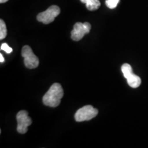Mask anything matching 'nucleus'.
Segmentation results:
<instances>
[{
    "label": "nucleus",
    "instance_id": "nucleus-1",
    "mask_svg": "<svg viewBox=\"0 0 148 148\" xmlns=\"http://www.w3.org/2000/svg\"><path fill=\"white\" fill-rule=\"evenodd\" d=\"M63 95L64 91L62 86L59 83H54L43 96L42 102L45 106L55 108L59 106Z\"/></svg>",
    "mask_w": 148,
    "mask_h": 148
},
{
    "label": "nucleus",
    "instance_id": "nucleus-2",
    "mask_svg": "<svg viewBox=\"0 0 148 148\" xmlns=\"http://www.w3.org/2000/svg\"><path fill=\"white\" fill-rule=\"evenodd\" d=\"M21 56L24 58V64L28 69H35L39 64L38 57L33 52L32 48L28 45H25L22 48Z\"/></svg>",
    "mask_w": 148,
    "mask_h": 148
},
{
    "label": "nucleus",
    "instance_id": "nucleus-3",
    "mask_svg": "<svg viewBox=\"0 0 148 148\" xmlns=\"http://www.w3.org/2000/svg\"><path fill=\"white\" fill-rule=\"evenodd\" d=\"M60 9L58 5H51L44 12H40L36 16L37 20L44 24H49L54 21L55 18L59 15Z\"/></svg>",
    "mask_w": 148,
    "mask_h": 148
},
{
    "label": "nucleus",
    "instance_id": "nucleus-4",
    "mask_svg": "<svg viewBox=\"0 0 148 148\" xmlns=\"http://www.w3.org/2000/svg\"><path fill=\"white\" fill-rule=\"evenodd\" d=\"M98 114L97 109L93 108L90 105L83 106L79 108L75 114V119L77 122L89 121L95 117Z\"/></svg>",
    "mask_w": 148,
    "mask_h": 148
},
{
    "label": "nucleus",
    "instance_id": "nucleus-5",
    "mask_svg": "<svg viewBox=\"0 0 148 148\" xmlns=\"http://www.w3.org/2000/svg\"><path fill=\"white\" fill-rule=\"evenodd\" d=\"M91 25L88 22L82 23L81 22H77L74 25L73 30L71 32V37L72 40L75 41H79L84 37L85 34L89 33Z\"/></svg>",
    "mask_w": 148,
    "mask_h": 148
},
{
    "label": "nucleus",
    "instance_id": "nucleus-6",
    "mask_svg": "<svg viewBox=\"0 0 148 148\" xmlns=\"http://www.w3.org/2000/svg\"><path fill=\"white\" fill-rule=\"evenodd\" d=\"M17 120V132L20 134H25L27 132V127L32 124V119L28 116L26 110H21L16 114Z\"/></svg>",
    "mask_w": 148,
    "mask_h": 148
},
{
    "label": "nucleus",
    "instance_id": "nucleus-7",
    "mask_svg": "<svg viewBox=\"0 0 148 148\" xmlns=\"http://www.w3.org/2000/svg\"><path fill=\"white\" fill-rule=\"evenodd\" d=\"M81 2L86 4L88 10L93 11L97 10L100 7V1L99 0H80Z\"/></svg>",
    "mask_w": 148,
    "mask_h": 148
},
{
    "label": "nucleus",
    "instance_id": "nucleus-8",
    "mask_svg": "<svg viewBox=\"0 0 148 148\" xmlns=\"http://www.w3.org/2000/svg\"><path fill=\"white\" fill-rule=\"evenodd\" d=\"M127 84L130 87L132 88H137L141 84V79L138 75H135L133 73L130 76L127 78Z\"/></svg>",
    "mask_w": 148,
    "mask_h": 148
},
{
    "label": "nucleus",
    "instance_id": "nucleus-9",
    "mask_svg": "<svg viewBox=\"0 0 148 148\" xmlns=\"http://www.w3.org/2000/svg\"><path fill=\"white\" fill-rule=\"evenodd\" d=\"M121 71L122 73H123V75H124V77L126 79L133 74L132 66L130 65L129 64L127 63L123 64V65L121 66Z\"/></svg>",
    "mask_w": 148,
    "mask_h": 148
},
{
    "label": "nucleus",
    "instance_id": "nucleus-10",
    "mask_svg": "<svg viewBox=\"0 0 148 148\" xmlns=\"http://www.w3.org/2000/svg\"><path fill=\"white\" fill-rule=\"evenodd\" d=\"M7 36V28L3 19L0 20V39L3 40Z\"/></svg>",
    "mask_w": 148,
    "mask_h": 148
},
{
    "label": "nucleus",
    "instance_id": "nucleus-11",
    "mask_svg": "<svg viewBox=\"0 0 148 148\" xmlns=\"http://www.w3.org/2000/svg\"><path fill=\"white\" fill-rule=\"evenodd\" d=\"M119 2V0H106V5L110 9L115 8Z\"/></svg>",
    "mask_w": 148,
    "mask_h": 148
},
{
    "label": "nucleus",
    "instance_id": "nucleus-12",
    "mask_svg": "<svg viewBox=\"0 0 148 148\" xmlns=\"http://www.w3.org/2000/svg\"><path fill=\"white\" fill-rule=\"evenodd\" d=\"M1 50L4 51L7 53H10L12 51V49L10 47H9L8 44L6 43H3L1 46Z\"/></svg>",
    "mask_w": 148,
    "mask_h": 148
},
{
    "label": "nucleus",
    "instance_id": "nucleus-13",
    "mask_svg": "<svg viewBox=\"0 0 148 148\" xmlns=\"http://www.w3.org/2000/svg\"><path fill=\"white\" fill-rule=\"evenodd\" d=\"M0 62H4V58H3V55L1 54V53L0 54Z\"/></svg>",
    "mask_w": 148,
    "mask_h": 148
},
{
    "label": "nucleus",
    "instance_id": "nucleus-14",
    "mask_svg": "<svg viewBox=\"0 0 148 148\" xmlns=\"http://www.w3.org/2000/svg\"><path fill=\"white\" fill-rule=\"evenodd\" d=\"M8 1V0H0V3H3L6 2V1Z\"/></svg>",
    "mask_w": 148,
    "mask_h": 148
}]
</instances>
